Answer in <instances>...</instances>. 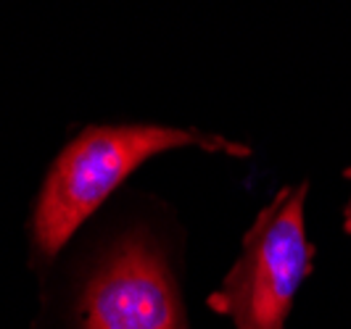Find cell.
<instances>
[{
  "label": "cell",
  "instance_id": "cell-1",
  "mask_svg": "<svg viewBox=\"0 0 351 329\" xmlns=\"http://www.w3.org/2000/svg\"><path fill=\"white\" fill-rule=\"evenodd\" d=\"M198 145L204 150H225L230 156H251L246 145L195 129L156 124L88 127L53 161L37 198L32 232L43 259H53L71 235L148 158L172 148Z\"/></svg>",
  "mask_w": 351,
  "mask_h": 329
},
{
  "label": "cell",
  "instance_id": "cell-2",
  "mask_svg": "<svg viewBox=\"0 0 351 329\" xmlns=\"http://www.w3.org/2000/svg\"><path fill=\"white\" fill-rule=\"evenodd\" d=\"M306 182L285 187L254 219L243 253L225 285L209 295V308L232 319L235 329H282L301 282L312 274L315 248L304 229Z\"/></svg>",
  "mask_w": 351,
  "mask_h": 329
},
{
  "label": "cell",
  "instance_id": "cell-3",
  "mask_svg": "<svg viewBox=\"0 0 351 329\" xmlns=\"http://www.w3.org/2000/svg\"><path fill=\"white\" fill-rule=\"evenodd\" d=\"M82 329H185L172 272L145 235L124 237L93 274Z\"/></svg>",
  "mask_w": 351,
  "mask_h": 329
},
{
  "label": "cell",
  "instance_id": "cell-4",
  "mask_svg": "<svg viewBox=\"0 0 351 329\" xmlns=\"http://www.w3.org/2000/svg\"><path fill=\"white\" fill-rule=\"evenodd\" d=\"M349 176H351V169H349ZM346 219H343V229L351 235V200H349V206H346V213H343Z\"/></svg>",
  "mask_w": 351,
  "mask_h": 329
}]
</instances>
